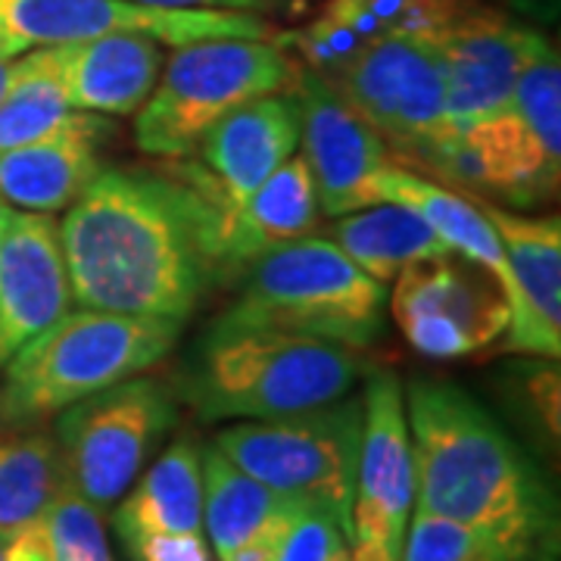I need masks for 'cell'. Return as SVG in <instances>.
<instances>
[{"instance_id": "7c38bea8", "label": "cell", "mask_w": 561, "mask_h": 561, "mask_svg": "<svg viewBox=\"0 0 561 561\" xmlns=\"http://www.w3.org/2000/svg\"><path fill=\"white\" fill-rule=\"evenodd\" d=\"M362 446L343 561H400L415 512L412 437L402 381L390 368H368L362 390Z\"/></svg>"}, {"instance_id": "5b68a950", "label": "cell", "mask_w": 561, "mask_h": 561, "mask_svg": "<svg viewBox=\"0 0 561 561\" xmlns=\"http://www.w3.org/2000/svg\"><path fill=\"white\" fill-rule=\"evenodd\" d=\"M238 297L221 319L278 328L365 350L383 334L387 284L368 278L328 238L272 247L243 262Z\"/></svg>"}, {"instance_id": "5bb4252c", "label": "cell", "mask_w": 561, "mask_h": 561, "mask_svg": "<svg viewBox=\"0 0 561 561\" xmlns=\"http://www.w3.org/2000/svg\"><path fill=\"white\" fill-rule=\"evenodd\" d=\"M290 94L300 116V153L309 165L321 213L337 219L381 203L378 181L390 165L383 140L319 72L306 66H300Z\"/></svg>"}, {"instance_id": "e575fe53", "label": "cell", "mask_w": 561, "mask_h": 561, "mask_svg": "<svg viewBox=\"0 0 561 561\" xmlns=\"http://www.w3.org/2000/svg\"><path fill=\"white\" fill-rule=\"evenodd\" d=\"M7 79H10V60H3V57H0V98H3Z\"/></svg>"}, {"instance_id": "603a6c76", "label": "cell", "mask_w": 561, "mask_h": 561, "mask_svg": "<svg viewBox=\"0 0 561 561\" xmlns=\"http://www.w3.org/2000/svg\"><path fill=\"white\" fill-rule=\"evenodd\" d=\"M119 540L144 534H203V443L179 437L116 502Z\"/></svg>"}, {"instance_id": "9c48e42d", "label": "cell", "mask_w": 561, "mask_h": 561, "mask_svg": "<svg viewBox=\"0 0 561 561\" xmlns=\"http://www.w3.org/2000/svg\"><path fill=\"white\" fill-rule=\"evenodd\" d=\"M362 415V397L346 393L278 419L225 424L213 443L250 478L331 515L350 534Z\"/></svg>"}, {"instance_id": "3957f363", "label": "cell", "mask_w": 561, "mask_h": 561, "mask_svg": "<svg viewBox=\"0 0 561 561\" xmlns=\"http://www.w3.org/2000/svg\"><path fill=\"white\" fill-rule=\"evenodd\" d=\"M359 350L278 328L216 319L175 375V397L203 421H262L353 393Z\"/></svg>"}, {"instance_id": "8fae6325", "label": "cell", "mask_w": 561, "mask_h": 561, "mask_svg": "<svg viewBox=\"0 0 561 561\" xmlns=\"http://www.w3.org/2000/svg\"><path fill=\"white\" fill-rule=\"evenodd\" d=\"M110 32H144L165 47L209 38H275L272 22L243 10H181L135 0H0V57Z\"/></svg>"}, {"instance_id": "277c9868", "label": "cell", "mask_w": 561, "mask_h": 561, "mask_svg": "<svg viewBox=\"0 0 561 561\" xmlns=\"http://www.w3.org/2000/svg\"><path fill=\"white\" fill-rule=\"evenodd\" d=\"M179 334L172 319L69 309L0 365V431H35L72 402L150 371Z\"/></svg>"}, {"instance_id": "ac0fdd59", "label": "cell", "mask_w": 561, "mask_h": 561, "mask_svg": "<svg viewBox=\"0 0 561 561\" xmlns=\"http://www.w3.org/2000/svg\"><path fill=\"white\" fill-rule=\"evenodd\" d=\"M500 234L512 290L508 341L527 356L559 359L561 353V221L559 216H518L500 203L478 201Z\"/></svg>"}, {"instance_id": "d4e9b609", "label": "cell", "mask_w": 561, "mask_h": 561, "mask_svg": "<svg viewBox=\"0 0 561 561\" xmlns=\"http://www.w3.org/2000/svg\"><path fill=\"white\" fill-rule=\"evenodd\" d=\"M328 241L341 247L368 278L390 284L405 265L449 253L437 231L402 203L381 201L337 216Z\"/></svg>"}, {"instance_id": "30bf717a", "label": "cell", "mask_w": 561, "mask_h": 561, "mask_svg": "<svg viewBox=\"0 0 561 561\" xmlns=\"http://www.w3.org/2000/svg\"><path fill=\"white\" fill-rule=\"evenodd\" d=\"M179 405L172 383L140 371L62 409L54 440L66 483L110 512L175 431Z\"/></svg>"}, {"instance_id": "83f0119b", "label": "cell", "mask_w": 561, "mask_h": 561, "mask_svg": "<svg viewBox=\"0 0 561 561\" xmlns=\"http://www.w3.org/2000/svg\"><path fill=\"white\" fill-rule=\"evenodd\" d=\"M400 561H522L500 537L481 527L412 512Z\"/></svg>"}, {"instance_id": "6da1fadb", "label": "cell", "mask_w": 561, "mask_h": 561, "mask_svg": "<svg viewBox=\"0 0 561 561\" xmlns=\"http://www.w3.org/2000/svg\"><path fill=\"white\" fill-rule=\"evenodd\" d=\"M72 300L184 321L228 272L221 213L191 181L103 169L60 221Z\"/></svg>"}, {"instance_id": "7a4b0ae2", "label": "cell", "mask_w": 561, "mask_h": 561, "mask_svg": "<svg viewBox=\"0 0 561 561\" xmlns=\"http://www.w3.org/2000/svg\"><path fill=\"white\" fill-rule=\"evenodd\" d=\"M412 437L415 512L481 527L522 561L559 559V500L500 419L465 387L402 383Z\"/></svg>"}, {"instance_id": "ffe728a7", "label": "cell", "mask_w": 561, "mask_h": 561, "mask_svg": "<svg viewBox=\"0 0 561 561\" xmlns=\"http://www.w3.org/2000/svg\"><path fill=\"white\" fill-rule=\"evenodd\" d=\"M72 110L110 119L135 116L153 94L165 62V44L144 32H110L57 44Z\"/></svg>"}, {"instance_id": "8992f818", "label": "cell", "mask_w": 561, "mask_h": 561, "mask_svg": "<svg viewBox=\"0 0 561 561\" xmlns=\"http://www.w3.org/2000/svg\"><path fill=\"white\" fill-rule=\"evenodd\" d=\"M297 76L300 60L278 38H209L172 47L153 94L135 113V144L147 157H191L221 116L247 101L290 91Z\"/></svg>"}, {"instance_id": "7402d4cb", "label": "cell", "mask_w": 561, "mask_h": 561, "mask_svg": "<svg viewBox=\"0 0 561 561\" xmlns=\"http://www.w3.org/2000/svg\"><path fill=\"white\" fill-rule=\"evenodd\" d=\"M319 225L321 209L309 165L302 153H294L221 221L228 272H238L243 262L272 247L316 234Z\"/></svg>"}, {"instance_id": "f546056e", "label": "cell", "mask_w": 561, "mask_h": 561, "mask_svg": "<svg viewBox=\"0 0 561 561\" xmlns=\"http://www.w3.org/2000/svg\"><path fill=\"white\" fill-rule=\"evenodd\" d=\"M346 556V530L331 515L306 508L278 542L275 561H343Z\"/></svg>"}, {"instance_id": "8d00e7d4", "label": "cell", "mask_w": 561, "mask_h": 561, "mask_svg": "<svg viewBox=\"0 0 561 561\" xmlns=\"http://www.w3.org/2000/svg\"><path fill=\"white\" fill-rule=\"evenodd\" d=\"M7 537H10V534H7V530H0V561H3V549H7Z\"/></svg>"}, {"instance_id": "cb8c5ba5", "label": "cell", "mask_w": 561, "mask_h": 561, "mask_svg": "<svg viewBox=\"0 0 561 561\" xmlns=\"http://www.w3.org/2000/svg\"><path fill=\"white\" fill-rule=\"evenodd\" d=\"M378 194H381V201L402 203V206L415 209L453 253L478 262L481 268H486L493 278L500 280L505 300H508L512 275H508L505 250H502L496 228L483 216L481 203L471 194L443 187L440 181L424 179V175L405 169V165H397V162H390L381 172Z\"/></svg>"}, {"instance_id": "f1b7e54d", "label": "cell", "mask_w": 561, "mask_h": 561, "mask_svg": "<svg viewBox=\"0 0 561 561\" xmlns=\"http://www.w3.org/2000/svg\"><path fill=\"white\" fill-rule=\"evenodd\" d=\"M38 522L54 561H116L103 512L69 483L50 500Z\"/></svg>"}, {"instance_id": "d590c367", "label": "cell", "mask_w": 561, "mask_h": 561, "mask_svg": "<svg viewBox=\"0 0 561 561\" xmlns=\"http://www.w3.org/2000/svg\"><path fill=\"white\" fill-rule=\"evenodd\" d=\"M7 209H10V203H3V197H0V241H3V225H7Z\"/></svg>"}, {"instance_id": "d6986e66", "label": "cell", "mask_w": 561, "mask_h": 561, "mask_svg": "<svg viewBox=\"0 0 561 561\" xmlns=\"http://www.w3.org/2000/svg\"><path fill=\"white\" fill-rule=\"evenodd\" d=\"M110 138V116L69 110L44 138L0 153V197L13 209L57 216L106 169L103 153Z\"/></svg>"}, {"instance_id": "1f68e13d", "label": "cell", "mask_w": 561, "mask_h": 561, "mask_svg": "<svg viewBox=\"0 0 561 561\" xmlns=\"http://www.w3.org/2000/svg\"><path fill=\"white\" fill-rule=\"evenodd\" d=\"M3 561H54L47 540H44V530L41 522H32L13 530L7 537V549H3Z\"/></svg>"}, {"instance_id": "4fadbf2b", "label": "cell", "mask_w": 561, "mask_h": 561, "mask_svg": "<svg viewBox=\"0 0 561 561\" xmlns=\"http://www.w3.org/2000/svg\"><path fill=\"white\" fill-rule=\"evenodd\" d=\"M390 312L402 337L431 359H461L486 350L512 321L500 280L453 250L405 265L397 275Z\"/></svg>"}, {"instance_id": "74e56055", "label": "cell", "mask_w": 561, "mask_h": 561, "mask_svg": "<svg viewBox=\"0 0 561 561\" xmlns=\"http://www.w3.org/2000/svg\"><path fill=\"white\" fill-rule=\"evenodd\" d=\"M530 561H559V559H530Z\"/></svg>"}, {"instance_id": "ba28073f", "label": "cell", "mask_w": 561, "mask_h": 561, "mask_svg": "<svg viewBox=\"0 0 561 561\" xmlns=\"http://www.w3.org/2000/svg\"><path fill=\"white\" fill-rule=\"evenodd\" d=\"M321 79L383 140L397 165L449 181L459 140L446 116V79L434 41L387 35Z\"/></svg>"}, {"instance_id": "484cf974", "label": "cell", "mask_w": 561, "mask_h": 561, "mask_svg": "<svg viewBox=\"0 0 561 561\" xmlns=\"http://www.w3.org/2000/svg\"><path fill=\"white\" fill-rule=\"evenodd\" d=\"M60 50L35 47L10 60V79L0 98V153L44 138L69 116Z\"/></svg>"}, {"instance_id": "52a82bcc", "label": "cell", "mask_w": 561, "mask_h": 561, "mask_svg": "<svg viewBox=\"0 0 561 561\" xmlns=\"http://www.w3.org/2000/svg\"><path fill=\"white\" fill-rule=\"evenodd\" d=\"M561 181L559 47L534 41L512 101L459 135L449 187L483 201L534 209L556 201Z\"/></svg>"}, {"instance_id": "4dcf8cb0", "label": "cell", "mask_w": 561, "mask_h": 561, "mask_svg": "<svg viewBox=\"0 0 561 561\" xmlns=\"http://www.w3.org/2000/svg\"><path fill=\"white\" fill-rule=\"evenodd\" d=\"M122 546L131 561H219L206 534H144Z\"/></svg>"}, {"instance_id": "836d02e7", "label": "cell", "mask_w": 561, "mask_h": 561, "mask_svg": "<svg viewBox=\"0 0 561 561\" xmlns=\"http://www.w3.org/2000/svg\"><path fill=\"white\" fill-rule=\"evenodd\" d=\"M502 10H512V13H522L527 20L540 22V25H552L559 22V7L561 0H493Z\"/></svg>"}, {"instance_id": "4316f807", "label": "cell", "mask_w": 561, "mask_h": 561, "mask_svg": "<svg viewBox=\"0 0 561 561\" xmlns=\"http://www.w3.org/2000/svg\"><path fill=\"white\" fill-rule=\"evenodd\" d=\"M66 486L57 440L41 431H0V530L38 522Z\"/></svg>"}, {"instance_id": "d6a6232c", "label": "cell", "mask_w": 561, "mask_h": 561, "mask_svg": "<svg viewBox=\"0 0 561 561\" xmlns=\"http://www.w3.org/2000/svg\"><path fill=\"white\" fill-rule=\"evenodd\" d=\"M150 7H181V10H243V13H265L278 7L280 0H135Z\"/></svg>"}, {"instance_id": "44dd1931", "label": "cell", "mask_w": 561, "mask_h": 561, "mask_svg": "<svg viewBox=\"0 0 561 561\" xmlns=\"http://www.w3.org/2000/svg\"><path fill=\"white\" fill-rule=\"evenodd\" d=\"M306 505L241 471L216 443L203 446V534L216 559L287 530Z\"/></svg>"}, {"instance_id": "9a60e30c", "label": "cell", "mask_w": 561, "mask_h": 561, "mask_svg": "<svg viewBox=\"0 0 561 561\" xmlns=\"http://www.w3.org/2000/svg\"><path fill=\"white\" fill-rule=\"evenodd\" d=\"M537 38L540 32L515 20L508 10L490 0H474L434 41L446 79V116L456 140L512 101Z\"/></svg>"}, {"instance_id": "e0dca14e", "label": "cell", "mask_w": 561, "mask_h": 561, "mask_svg": "<svg viewBox=\"0 0 561 561\" xmlns=\"http://www.w3.org/2000/svg\"><path fill=\"white\" fill-rule=\"evenodd\" d=\"M72 302L60 221L10 206L0 241V365L60 321Z\"/></svg>"}, {"instance_id": "2e32d148", "label": "cell", "mask_w": 561, "mask_h": 561, "mask_svg": "<svg viewBox=\"0 0 561 561\" xmlns=\"http://www.w3.org/2000/svg\"><path fill=\"white\" fill-rule=\"evenodd\" d=\"M194 187L228 219L262 181L300 150V116L290 91L241 103L201 140Z\"/></svg>"}]
</instances>
